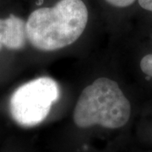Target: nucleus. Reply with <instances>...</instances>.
<instances>
[{"label":"nucleus","instance_id":"obj_4","mask_svg":"<svg viewBox=\"0 0 152 152\" xmlns=\"http://www.w3.org/2000/svg\"><path fill=\"white\" fill-rule=\"evenodd\" d=\"M26 21L10 14L0 18V51L3 47L10 50H20L26 45Z\"/></svg>","mask_w":152,"mask_h":152},{"label":"nucleus","instance_id":"obj_6","mask_svg":"<svg viewBox=\"0 0 152 152\" xmlns=\"http://www.w3.org/2000/svg\"><path fill=\"white\" fill-rule=\"evenodd\" d=\"M140 69L144 74L152 78V53L145 55L142 58Z\"/></svg>","mask_w":152,"mask_h":152},{"label":"nucleus","instance_id":"obj_2","mask_svg":"<svg viewBox=\"0 0 152 152\" xmlns=\"http://www.w3.org/2000/svg\"><path fill=\"white\" fill-rule=\"evenodd\" d=\"M130 114V102L118 84L101 77L82 91L74 109L73 120L80 129L98 125L117 129L129 122Z\"/></svg>","mask_w":152,"mask_h":152},{"label":"nucleus","instance_id":"obj_1","mask_svg":"<svg viewBox=\"0 0 152 152\" xmlns=\"http://www.w3.org/2000/svg\"><path fill=\"white\" fill-rule=\"evenodd\" d=\"M90 20L86 0H54L31 12L26 20L27 41L42 52L69 47L80 37Z\"/></svg>","mask_w":152,"mask_h":152},{"label":"nucleus","instance_id":"obj_3","mask_svg":"<svg viewBox=\"0 0 152 152\" xmlns=\"http://www.w3.org/2000/svg\"><path fill=\"white\" fill-rule=\"evenodd\" d=\"M60 97L58 84L50 77H39L19 86L10 100L14 121L22 127L40 124L48 118Z\"/></svg>","mask_w":152,"mask_h":152},{"label":"nucleus","instance_id":"obj_7","mask_svg":"<svg viewBox=\"0 0 152 152\" xmlns=\"http://www.w3.org/2000/svg\"><path fill=\"white\" fill-rule=\"evenodd\" d=\"M137 2L143 10L152 13V0H137Z\"/></svg>","mask_w":152,"mask_h":152},{"label":"nucleus","instance_id":"obj_5","mask_svg":"<svg viewBox=\"0 0 152 152\" xmlns=\"http://www.w3.org/2000/svg\"><path fill=\"white\" fill-rule=\"evenodd\" d=\"M103 4L110 9L122 10L134 5L137 0H102Z\"/></svg>","mask_w":152,"mask_h":152}]
</instances>
